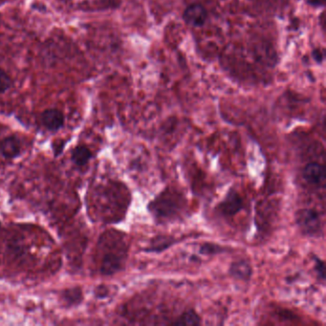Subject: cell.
Listing matches in <instances>:
<instances>
[{
	"label": "cell",
	"mask_w": 326,
	"mask_h": 326,
	"mask_svg": "<svg viewBox=\"0 0 326 326\" xmlns=\"http://www.w3.org/2000/svg\"><path fill=\"white\" fill-rule=\"evenodd\" d=\"M302 177L311 186H319L320 184H323L325 179L324 169L320 164L311 162L304 167Z\"/></svg>",
	"instance_id": "obj_7"
},
{
	"label": "cell",
	"mask_w": 326,
	"mask_h": 326,
	"mask_svg": "<svg viewBox=\"0 0 326 326\" xmlns=\"http://www.w3.org/2000/svg\"><path fill=\"white\" fill-rule=\"evenodd\" d=\"M183 19L191 27H202L208 19V11L201 4H191L185 9L183 13Z\"/></svg>",
	"instance_id": "obj_5"
},
{
	"label": "cell",
	"mask_w": 326,
	"mask_h": 326,
	"mask_svg": "<svg viewBox=\"0 0 326 326\" xmlns=\"http://www.w3.org/2000/svg\"><path fill=\"white\" fill-rule=\"evenodd\" d=\"M0 152L8 159L17 158L21 152L20 141L16 136H9L0 141Z\"/></svg>",
	"instance_id": "obj_10"
},
{
	"label": "cell",
	"mask_w": 326,
	"mask_h": 326,
	"mask_svg": "<svg viewBox=\"0 0 326 326\" xmlns=\"http://www.w3.org/2000/svg\"><path fill=\"white\" fill-rule=\"evenodd\" d=\"M244 208V201L236 188H231L224 199L215 208L216 212L224 217H233Z\"/></svg>",
	"instance_id": "obj_4"
},
{
	"label": "cell",
	"mask_w": 326,
	"mask_h": 326,
	"mask_svg": "<svg viewBox=\"0 0 326 326\" xmlns=\"http://www.w3.org/2000/svg\"><path fill=\"white\" fill-rule=\"evenodd\" d=\"M12 86V79L8 74L0 68V93H4Z\"/></svg>",
	"instance_id": "obj_16"
},
{
	"label": "cell",
	"mask_w": 326,
	"mask_h": 326,
	"mask_svg": "<svg viewBox=\"0 0 326 326\" xmlns=\"http://www.w3.org/2000/svg\"><path fill=\"white\" fill-rule=\"evenodd\" d=\"M305 2L315 8H318V7H323L325 4V0H305Z\"/></svg>",
	"instance_id": "obj_18"
},
{
	"label": "cell",
	"mask_w": 326,
	"mask_h": 326,
	"mask_svg": "<svg viewBox=\"0 0 326 326\" xmlns=\"http://www.w3.org/2000/svg\"><path fill=\"white\" fill-rule=\"evenodd\" d=\"M106 295H107V290H106V287H98V288H97V290H96V296H97L98 298L103 299V298L106 297Z\"/></svg>",
	"instance_id": "obj_19"
},
{
	"label": "cell",
	"mask_w": 326,
	"mask_h": 326,
	"mask_svg": "<svg viewBox=\"0 0 326 326\" xmlns=\"http://www.w3.org/2000/svg\"><path fill=\"white\" fill-rule=\"evenodd\" d=\"M41 122L48 131H57L64 124V115L55 108L47 109L41 114Z\"/></svg>",
	"instance_id": "obj_8"
},
{
	"label": "cell",
	"mask_w": 326,
	"mask_h": 326,
	"mask_svg": "<svg viewBox=\"0 0 326 326\" xmlns=\"http://www.w3.org/2000/svg\"><path fill=\"white\" fill-rule=\"evenodd\" d=\"M187 199L177 188H165L147 206L149 213L158 223L179 220L187 211Z\"/></svg>",
	"instance_id": "obj_1"
},
{
	"label": "cell",
	"mask_w": 326,
	"mask_h": 326,
	"mask_svg": "<svg viewBox=\"0 0 326 326\" xmlns=\"http://www.w3.org/2000/svg\"><path fill=\"white\" fill-rule=\"evenodd\" d=\"M109 252L106 251L101 261V273L111 276L121 271L127 256V247L120 234H113V243L108 245Z\"/></svg>",
	"instance_id": "obj_2"
},
{
	"label": "cell",
	"mask_w": 326,
	"mask_h": 326,
	"mask_svg": "<svg viewBox=\"0 0 326 326\" xmlns=\"http://www.w3.org/2000/svg\"><path fill=\"white\" fill-rule=\"evenodd\" d=\"M314 270L318 276V278L323 283L325 280V264L324 261L321 260L317 256L314 257Z\"/></svg>",
	"instance_id": "obj_15"
},
{
	"label": "cell",
	"mask_w": 326,
	"mask_h": 326,
	"mask_svg": "<svg viewBox=\"0 0 326 326\" xmlns=\"http://www.w3.org/2000/svg\"><path fill=\"white\" fill-rule=\"evenodd\" d=\"M227 252V248L223 247L219 244L216 243H209L206 242L204 244L201 245L200 249H199V253L204 255H216V254H221V253H226Z\"/></svg>",
	"instance_id": "obj_14"
},
{
	"label": "cell",
	"mask_w": 326,
	"mask_h": 326,
	"mask_svg": "<svg viewBox=\"0 0 326 326\" xmlns=\"http://www.w3.org/2000/svg\"><path fill=\"white\" fill-rule=\"evenodd\" d=\"M178 240L172 236L158 235L150 240V243L145 249L147 253H162L164 251L171 248L172 245L175 244Z\"/></svg>",
	"instance_id": "obj_9"
},
{
	"label": "cell",
	"mask_w": 326,
	"mask_h": 326,
	"mask_svg": "<svg viewBox=\"0 0 326 326\" xmlns=\"http://www.w3.org/2000/svg\"><path fill=\"white\" fill-rule=\"evenodd\" d=\"M61 298L62 301L68 304L69 306H74L80 304L82 302L83 297H82V289L80 287H74V288H69L62 291L61 293Z\"/></svg>",
	"instance_id": "obj_13"
},
{
	"label": "cell",
	"mask_w": 326,
	"mask_h": 326,
	"mask_svg": "<svg viewBox=\"0 0 326 326\" xmlns=\"http://www.w3.org/2000/svg\"><path fill=\"white\" fill-rule=\"evenodd\" d=\"M229 274L231 277L237 280L248 282L251 280L253 276L252 264L248 259L244 258L234 261L230 266Z\"/></svg>",
	"instance_id": "obj_6"
},
{
	"label": "cell",
	"mask_w": 326,
	"mask_h": 326,
	"mask_svg": "<svg viewBox=\"0 0 326 326\" xmlns=\"http://www.w3.org/2000/svg\"><path fill=\"white\" fill-rule=\"evenodd\" d=\"M312 57L318 63H321L324 59V54L320 49H314L312 52Z\"/></svg>",
	"instance_id": "obj_17"
},
{
	"label": "cell",
	"mask_w": 326,
	"mask_h": 326,
	"mask_svg": "<svg viewBox=\"0 0 326 326\" xmlns=\"http://www.w3.org/2000/svg\"><path fill=\"white\" fill-rule=\"evenodd\" d=\"M202 320L200 316L193 309L182 313L178 318L172 321L173 325H200Z\"/></svg>",
	"instance_id": "obj_12"
},
{
	"label": "cell",
	"mask_w": 326,
	"mask_h": 326,
	"mask_svg": "<svg viewBox=\"0 0 326 326\" xmlns=\"http://www.w3.org/2000/svg\"><path fill=\"white\" fill-rule=\"evenodd\" d=\"M296 223L302 234L311 237H318L322 234V220L316 210L302 209L296 212Z\"/></svg>",
	"instance_id": "obj_3"
},
{
	"label": "cell",
	"mask_w": 326,
	"mask_h": 326,
	"mask_svg": "<svg viewBox=\"0 0 326 326\" xmlns=\"http://www.w3.org/2000/svg\"><path fill=\"white\" fill-rule=\"evenodd\" d=\"M92 157L89 148L85 146H78L75 147L71 153V160L78 167L86 166Z\"/></svg>",
	"instance_id": "obj_11"
}]
</instances>
